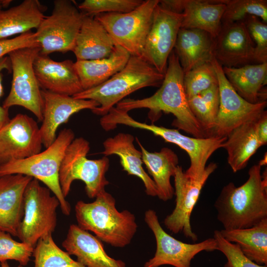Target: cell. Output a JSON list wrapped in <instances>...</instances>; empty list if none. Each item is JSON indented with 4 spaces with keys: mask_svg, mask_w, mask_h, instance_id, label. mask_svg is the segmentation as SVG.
Masks as SVG:
<instances>
[{
    "mask_svg": "<svg viewBox=\"0 0 267 267\" xmlns=\"http://www.w3.org/2000/svg\"><path fill=\"white\" fill-rule=\"evenodd\" d=\"M222 67L227 80L241 97L251 103L266 101L262 97L265 98L267 93L262 89L267 83V62Z\"/></svg>",
    "mask_w": 267,
    "mask_h": 267,
    "instance_id": "27",
    "label": "cell"
},
{
    "mask_svg": "<svg viewBox=\"0 0 267 267\" xmlns=\"http://www.w3.org/2000/svg\"><path fill=\"white\" fill-rule=\"evenodd\" d=\"M34 247L14 240L10 234L0 230V262L15 260L26 266L31 260Z\"/></svg>",
    "mask_w": 267,
    "mask_h": 267,
    "instance_id": "37",
    "label": "cell"
},
{
    "mask_svg": "<svg viewBox=\"0 0 267 267\" xmlns=\"http://www.w3.org/2000/svg\"><path fill=\"white\" fill-rule=\"evenodd\" d=\"M43 145L37 122L26 114H17L0 128V165L39 153Z\"/></svg>",
    "mask_w": 267,
    "mask_h": 267,
    "instance_id": "16",
    "label": "cell"
},
{
    "mask_svg": "<svg viewBox=\"0 0 267 267\" xmlns=\"http://www.w3.org/2000/svg\"><path fill=\"white\" fill-rule=\"evenodd\" d=\"M213 238L217 243V250L222 253L227 259L224 267H267V266L258 265L250 260L242 253L237 244L225 239L220 230L214 231Z\"/></svg>",
    "mask_w": 267,
    "mask_h": 267,
    "instance_id": "39",
    "label": "cell"
},
{
    "mask_svg": "<svg viewBox=\"0 0 267 267\" xmlns=\"http://www.w3.org/2000/svg\"><path fill=\"white\" fill-rule=\"evenodd\" d=\"M47 187L33 178L24 195V216L17 231L21 242L35 247L43 237L52 234L57 224V207L60 202Z\"/></svg>",
    "mask_w": 267,
    "mask_h": 267,
    "instance_id": "8",
    "label": "cell"
},
{
    "mask_svg": "<svg viewBox=\"0 0 267 267\" xmlns=\"http://www.w3.org/2000/svg\"><path fill=\"white\" fill-rule=\"evenodd\" d=\"M33 66L43 89L69 96L83 90L75 62L71 60L56 61L48 55L39 53L34 60Z\"/></svg>",
    "mask_w": 267,
    "mask_h": 267,
    "instance_id": "19",
    "label": "cell"
},
{
    "mask_svg": "<svg viewBox=\"0 0 267 267\" xmlns=\"http://www.w3.org/2000/svg\"><path fill=\"white\" fill-rule=\"evenodd\" d=\"M40 51V46L37 45L19 48L8 54L12 78L10 91L2 106L7 109L13 106L23 107L42 122L44 100L33 66Z\"/></svg>",
    "mask_w": 267,
    "mask_h": 267,
    "instance_id": "9",
    "label": "cell"
},
{
    "mask_svg": "<svg viewBox=\"0 0 267 267\" xmlns=\"http://www.w3.org/2000/svg\"><path fill=\"white\" fill-rule=\"evenodd\" d=\"M184 0H159V4L165 9L177 13H182Z\"/></svg>",
    "mask_w": 267,
    "mask_h": 267,
    "instance_id": "43",
    "label": "cell"
},
{
    "mask_svg": "<svg viewBox=\"0 0 267 267\" xmlns=\"http://www.w3.org/2000/svg\"><path fill=\"white\" fill-rule=\"evenodd\" d=\"M7 5L8 1L6 0H0V9Z\"/></svg>",
    "mask_w": 267,
    "mask_h": 267,
    "instance_id": "45",
    "label": "cell"
},
{
    "mask_svg": "<svg viewBox=\"0 0 267 267\" xmlns=\"http://www.w3.org/2000/svg\"><path fill=\"white\" fill-rule=\"evenodd\" d=\"M0 267H10L8 265L7 261H5V262H3L0 263ZM17 267H25L19 265Z\"/></svg>",
    "mask_w": 267,
    "mask_h": 267,
    "instance_id": "46",
    "label": "cell"
},
{
    "mask_svg": "<svg viewBox=\"0 0 267 267\" xmlns=\"http://www.w3.org/2000/svg\"><path fill=\"white\" fill-rule=\"evenodd\" d=\"M217 167L216 163H211L199 178H194L187 176L181 166H177L174 176L176 205L164 221V225L171 232L174 234L182 233L194 242L198 239L191 227V215L203 186Z\"/></svg>",
    "mask_w": 267,
    "mask_h": 267,
    "instance_id": "12",
    "label": "cell"
},
{
    "mask_svg": "<svg viewBox=\"0 0 267 267\" xmlns=\"http://www.w3.org/2000/svg\"><path fill=\"white\" fill-rule=\"evenodd\" d=\"M183 17L182 13L173 12L159 4L155 8L141 57L164 75L181 28Z\"/></svg>",
    "mask_w": 267,
    "mask_h": 267,
    "instance_id": "15",
    "label": "cell"
},
{
    "mask_svg": "<svg viewBox=\"0 0 267 267\" xmlns=\"http://www.w3.org/2000/svg\"><path fill=\"white\" fill-rule=\"evenodd\" d=\"M39 45L35 33L29 31L14 38L0 39V59L21 48Z\"/></svg>",
    "mask_w": 267,
    "mask_h": 267,
    "instance_id": "40",
    "label": "cell"
},
{
    "mask_svg": "<svg viewBox=\"0 0 267 267\" xmlns=\"http://www.w3.org/2000/svg\"><path fill=\"white\" fill-rule=\"evenodd\" d=\"M224 229L251 227L267 219V173L252 166L248 178L236 187L230 182L222 188L214 204Z\"/></svg>",
    "mask_w": 267,
    "mask_h": 267,
    "instance_id": "2",
    "label": "cell"
},
{
    "mask_svg": "<svg viewBox=\"0 0 267 267\" xmlns=\"http://www.w3.org/2000/svg\"><path fill=\"white\" fill-rule=\"evenodd\" d=\"M214 38L207 32L196 29L180 28L174 50L184 74L214 59Z\"/></svg>",
    "mask_w": 267,
    "mask_h": 267,
    "instance_id": "23",
    "label": "cell"
},
{
    "mask_svg": "<svg viewBox=\"0 0 267 267\" xmlns=\"http://www.w3.org/2000/svg\"><path fill=\"white\" fill-rule=\"evenodd\" d=\"M213 54L222 67L256 64L255 44L242 21L222 25L214 38Z\"/></svg>",
    "mask_w": 267,
    "mask_h": 267,
    "instance_id": "17",
    "label": "cell"
},
{
    "mask_svg": "<svg viewBox=\"0 0 267 267\" xmlns=\"http://www.w3.org/2000/svg\"><path fill=\"white\" fill-rule=\"evenodd\" d=\"M220 231L227 241L237 244L250 260L267 266V219L251 227Z\"/></svg>",
    "mask_w": 267,
    "mask_h": 267,
    "instance_id": "31",
    "label": "cell"
},
{
    "mask_svg": "<svg viewBox=\"0 0 267 267\" xmlns=\"http://www.w3.org/2000/svg\"><path fill=\"white\" fill-rule=\"evenodd\" d=\"M75 211L80 228L92 232L101 241L115 247L130 244L137 231L134 214L127 210L118 211L115 198L105 190L92 202L78 201Z\"/></svg>",
    "mask_w": 267,
    "mask_h": 267,
    "instance_id": "3",
    "label": "cell"
},
{
    "mask_svg": "<svg viewBox=\"0 0 267 267\" xmlns=\"http://www.w3.org/2000/svg\"><path fill=\"white\" fill-rule=\"evenodd\" d=\"M35 267H85L55 243L52 234L41 238L34 247Z\"/></svg>",
    "mask_w": 267,
    "mask_h": 267,
    "instance_id": "33",
    "label": "cell"
},
{
    "mask_svg": "<svg viewBox=\"0 0 267 267\" xmlns=\"http://www.w3.org/2000/svg\"><path fill=\"white\" fill-rule=\"evenodd\" d=\"M131 56L126 49L115 44L113 51L107 57L76 60L75 67L83 89L94 88L108 80L125 66Z\"/></svg>",
    "mask_w": 267,
    "mask_h": 267,
    "instance_id": "25",
    "label": "cell"
},
{
    "mask_svg": "<svg viewBox=\"0 0 267 267\" xmlns=\"http://www.w3.org/2000/svg\"><path fill=\"white\" fill-rule=\"evenodd\" d=\"M89 142L83 137L74 138L64 155L59 173V181L65 198L69 194L72 182L81 180L89 198H95L109 184L106 173L109 167L106 156L96 160L89 159Z\"/></svg>",
    "mask_w": 267,
    "mask_h": 267,
    "instance_id": "6",
    "label": "cell"
},
{
    "mask_svg": "<svg viewBox=\"0 0 267 267\" xmlns=\"http://www.w3.org/2000/svg\"><path fill=\"white\" fill-rule=\"evenodd\" d=\"M225 9L222 24H229L243 21L247 16L258 17L267 23L266 0H224Z\"/></svg>",
    "mask_w": 267,
    "mask_h": 267,
    "instance_id": "34",
    "label": "cell"
},
{
    "mask_svg": "<svg viewBox=\"0 0 267 267\" xmlns=\"http://www.w3.org/2000/svg\"><path fill=\"white\" fill-rule=\"evenodd\" d=\"M255 44L256 64L267 62V25L258 17L247 16L242 21Z\"/></svg>",
    "mask_w": 267,
    "mask_h": 267,
    "instance_id": "38",
    "label": "cell"
},
{
    "mask_svg": "<svg viewBox=\"0 0 267 267\" xmlns=\"http://www.w3.org/2000/svg\"><path fill=\"white\" fill-rule=\"evenodd\" d=\"M184 73L173 50L168 58L164 78L160 88L152 95L142 99L125 98L116 107L129 112L140 108L149 109L148 118L158 120L162 113H171L175 119L172 125L195 137H209L192 114L183 84Z\"/></svg>",
    "mask_w": 267,
    "mask_h": 267,
    "instance_id": "1",
    "label": "cell"
},
{
    "mask_svg": "<svg viewBox=\"0 0 267 267\" xmlns=\"http://www.w3.org/2000/svg\"><path fill=\"white\" fill-rule=\"evenodd\" d=\"M257 137L262 146L267 143V112L264 111L255 121Z\"/></svg>",
    "mask_w": 267,
    "mask_h": 267,
    "instance_id": "42",
    "label": "cell"
},
{
    "mask_svg": "<svg viewBox=\"0 0 267 267\" xmlns=\"http://www.w3.org/2000/svg\"><path fill=\"white\" fill-rule=\"evenodd\" d=\"M44 10L38 0H24L9 9H0V39L36 29L45 17Z\"/></svg>",
    "mask_w": 267,
    "mask_h": 267,
    "instance_id": "29",
    "label": "cell"
},
{
    "mask_svg": "<svg viewBox=\"0 0 267 267\" xmlns=\"http://www.w3.org/2000/svg\"><path fill=\"white\" fill-rule=\"evenodd\" d=\"M144 221L155 236L156 249L154 256L145 263L144 267H159L163 265L191 267L192 260L200 252L218 250L213 237L193 244L184 243L175 238L162 228L153 210L149 209L145 212Z\"/></svg>",
    "mask_w": 267,
    "mask_h": 267,
    "instance_id": "13",
    "label": "cell"
},
{
    "mask_svg": "<svg viewBox=\"0 0 267 267\" xmlns=\"http://www.w3.org/2000/svg\"><path fill=\"white\" fill-rule=\"evenodd\" d=\"M189 108L208 137L212 136L220 105L218 84L188 99Z\"/></svg>",
    "mask_w": 267,
    "mask_h": 267,
    "instance_id": "32",
    "label": "cell"
},
{
    "mask_svg": "<svg viewBox=\"0 0 267 267\" xmlns=\"http://www.w3.org/2000/svg\"><path fill=\"white\" fill-rule=\"evenodd\" d=\"M119 123L121 125L150 131L166 142L174 143L185 151L189 157L190 164L184 173L187 176L194 178L202 175L210 157L217 150L223 147L226 139V137H189L181 134L177 129L136 121L128 113L122 115Z\"/></svg>",
    "mask_w": 267,
    "mask_h": 267,
    "instance_id": "11",
    "label": "cell"
},
{
    "mask_svg": "<svg viewBox=\"0 0 267 267\" xmlns=\"http://www.w3.org/2000/svg\"><path fill=\"white\" fill-rule=\"evenodd\" d=\"M256 120L235 128L223 143L222 148L227 153L228 164L234 173L246 167L251 157L262 146L256 134Z\"/></svg>",
    "mask_w": 267,
    "mask_h": 267,
    "instance_id": "30",
    "label": "cell"
},
{
    "mask_svg": "<svg viewBox=\"0 0 267 267\" xmlns=\"http://www.w3.org/2000/svg\"><path fill=\"white\" fill-rule=\"evenodd\" d=\"M85 15L73 1L55 0L51 14L44 17L35 32L40 54L73 51Z\"/></svg>",
    "mask_w": 267,
    "mask_h": 267,
    "instance_id": "7",
    "label": "cell"
},
{
    "mask_svg": "<svg viewBox=\"0 0 267 267\" xmlns=\"http://www.w3.org/2000/svg\"><path fill=\"white\" fill-rule=\"evenodd\" d=\"M135 139L141 150L142 162L156 185L157 196L163 201L171 199L175 190L171 178L178 165V155L168 147H163L159 152H149L137 137Z\"/></svg>",
    "mask_w": 267,
    "mask_h": 267,
    "instance_id": "26",
    "label": "cell"
},
{
    "mask_svg": "<svg viewBox=\"0 0 267 267\" xmlns=\"http://www.w3.org/2000/svg\"><path fill=\"white\" fill-rule=\"evenodd\" d=\"M141 0H85L78 6L85 15L95 16L106 13H126L138 6Z\"/></svg>",
    "mask_w": 267,
    "mask_h": 267,
    "instance_id": "36",
    "label": "cell"
},
{
    "mask_svg": "<svg viewBox=\"0 0 267 267\" xmlns=\"http://www.w3.org/2000/svg\"><path fill=\"white\" fill-rule=\"evenodd\" d=\"M267 153L265 154V156H264L263 158L260 160V161L259 163V165L260 166H265L267 165Z\"/></svg>",
    "mask_w": 267,
    "mask_h": 267,
    "instance_id": "44",
    "label": "cell"
},
{
    "mask_svg": "<svg viewBox=\"0 0 267 267\" xmlns=\"http://www.w3.org/2000/svg\"><path fill=\"white\" fill-rule=\"evenodd\" d=\"M74 138L72 130L63 129L54 142L44 151L25 159L0 165V177L20 174L42 182L58 199L62 213L69 216L71 206L62 194L59 173L66 149Z\"/></svg>",
    "mask_w": 267,
    "mask_h": 267,
    "instance_id": "5",
    "label": "cell"
},
{
    "mask_svg": "<svg viewBox=\"0 0 267 267\" xmlns=\"http://www.w3.org/2000/svg\"><path fill=\"white\" fill-rule=\"evenodd\" d=\"M32 177L20 174L0 177V230L17 237L24 216V195Z\"/></svg>",
    "mask_w": 267,
    "mask_h": 267,
    "instance_id": "21",
    "label": "cell"
},
{
    "mask_svg": "<svg viewBox=\"0 0 267 267\" xmlns=\"http://www.w3.org/2000/svg\"><path fill=\"white\" fill-rule=\"evenodd\" d=\"M183 84L187 99L199 94L214 85L218 78L212 63L198 66L184 74Z\"/></svg>",
    "mask_w": 267,
    "mask_h": 267,
    "instance_id": "35",
    "label": "cell"
},
{
    "mask_svg": "<svg viewBox=\"0 0 267 267\" xmlns=\"http://www.w3.org/2000/svg\"><path fill=\"white\" fill-rule=\"evenodd\" d=\"M62 245L85 267H126L123 261L108 255L100 239L76 224L70 225Z\"/></svg>",
    "mask_w": 267,
    "mask_h": 267,
    "instance_id": "20",
    "label": "cell"
},
{
    "mask_svg": "<svg viewBox=\"0 0 267 267\" xmlns=\"http://www.w3.org/2000/svg\"><path fill=\"white\" fill-rule=\"evenodd\" d=\"M115 44L105 27L94 17L85 15L73 50L77 60L109 56Z\"/></svg>",
    "mask_w": 267,
    "mask_h": 267,
    "instance_id": "24",
    "label": "cell"
},
{
    "mask_svg": "<svg viewBox=\"0 0 267 267\" xmlns=\"http://www.w3.org/2000/svg\"><path fill=\"white\" fill-rule=\"evenodd\" d=\"M218 81L220 105L212 136L227 137L235 128L256 120L265 111L267 101L251 103L241 97L225 76L222 66L216 60L211 62Z\"/></svg>",
    "mask_w": 267,
    "mask_h": 267,
    "instance_id": "14",
    "label": "cell"
},
{
    "mask_svg": "<svg viewBox=\"0 0 267 267\" xmlns=\"http://www.w3.org/2000/svg\"><path fill=\"white\" fill-rule=\"evenodd\" d=\"M44 100L42 124L40 127L43 146H49L55 140L59 127L73 114L85 109L91 111L99 106L92 100L78 99L42 89Z\"/></svg>",
    "mask_w": 267,
    "mask_h": 267,
    "instance_id": "18",
    "label": "cell"
},
{
    "mask_svg": "<svg viewBox=\"0 0 267 267\" xmlns=\"http://www.w3.org/2000/svg\"><path fill=\"white\" fill-rule=\"evenodd\" d=\"M7 70L11 72V66L9 57L5 56L0 59V98L3 94L2 85V71ZM8 109L3 107L0 104V128L6 124L10 120Z\"/></svg>",
    "mask_w": 267,
    "mask_h": 267,
    "instance_id": "41",
    "label": "cell"
},
{
    "mask_svg": "<svg viewBox=\"0 0 267 267\" xmlns=\"http://www.w3.org/2000/svg\"><path fill=\"white\" fill-rule=\"evenodd\" d=\"M224 0H184L181 28L205 31L214 38L222 27Z\"/></svg>",
    "mask_w": 267,
    "mask_h": 267,
    "instance_id": "28",
    "label": "cell"
},
{
    "mask_svg": "<svg viewBox=\"0 0 267 267\" xmlns=\"http://www.w3.org/2000/svg\"><path fill=\"white\" fill-rule=\"evenodd\" d=\"M134 139V136L130 134L118 133L104 140V150L101 154L106 157L113 154L118 155L123 170L129 175L136 176L142 180L147 195L157 196L156 185L143 168L142 153L135 148Z\"/></svg>",
    "mask_w": 267,
    "mask_h": 267,
    "instance_id": "22",
    "label": "cell"
},
{
    "mask_svg": "<svg viewBox=\"0 0 267 267\" xmlns=\"http://www.w3.org/2000/svg\"><path fill=\"white\" fill-rule=\"evenodd\" d=\"M164 75L141 57L131 56L125 66L108 80L72 96L97 102L99 106L92 112L103 116L132 92L145 87L160 86Z\"/></svg>",
    "mask_w": 267,
    "mask_h": 267,
    "instance_id": "4",
    "label": "cell"
},
{
    "mask_svg": "<svg viewBox=\"0 0 267 267\" xmlns=\"http://www.w3.org/2000/svg\"><path fill=\"white\" fill-rule=\"evenodd\" d=\"M159 0H146L126 13H106L94 17L105 27L115 44L131 56L141 57Z\"/></svg>",
    "mask_w": 267,
    "mask_h": 267,
    "instance_id": "10",
    "label": "cell"
}]
</instances>
